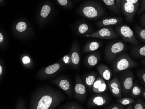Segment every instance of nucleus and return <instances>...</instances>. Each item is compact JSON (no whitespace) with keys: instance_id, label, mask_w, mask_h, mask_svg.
I'll use <instances>...</instances> for the list:
<instances>
[{"instance_id":"obj_16","label":"nucleus","mask_w":145,"mask_h":109,"mask_svg":"<svg viewBox=\"0 0 145 109\" xmlns=\"http://www.w3.org/2000/svg\"><path fill=\"white\" fill-rule=\"evenodd\" d=\"M130 53L132 56L137 58L145 57V45H133V46L130 47Z\"/></svg>"},{"instance_id":"obj_12","label":"nucleus","mask_w":145,"mask_h":109,"mask_svg":"<svg viewBox=\"0 0 145 109\" xmlns=\"http://www.w3.org/2000/svg\"><path fill=\"white\" fill-rule=\"evenodd\" d=\"M87 56L85 59V64L87 67L92 68L96 66L100 62L101 55L98 52H93Z\"/></svg>"},{"instance_id":"obj_42","label":"nucleus","mask_w":145,"mask_h":109,"mask_svg":"<svg viewBox=\"0 0 145 109\" xmlns=\"http://www.w3.org/2000/svg\"><path fill=\"white\" fill-rule=\"evenodd\" d=\"M0 1H1V0H0Z\"/></svg>"},{"instance_id":"obj_36","label":"nucleus","mask_w":145,"mask_h":109,"mask_svg":"<svg viewBox=\"0 0 145 109\" xmlns=\"http://www.w3.org/2000/svg\"><path fill=\"white\" fill-rule=\"evenodd\" d=\"M121 1H122V0H115L116 5H117V7H118V9H119V10L120 12L121 13V9H120V4H121Z\"/></svg>"},{"instance_id":"obj_31","label":"nucleus","mask_w":145,"mask_h":109,"mask_svg":"<svg viewBox=\"0 0 145 109\" xmlns=\"http://www.w3.org/2000/svg\"><path fill=\"white\" fill-rule=\"evenodd\" d=\"M26 28H27V24L24 22H19L16 26L17 30L18 31L21 32L25 31Z\"/></svg>"},{"instance_id":"obj_19","label":"nucleus","mask_w":145,"mask_h":109,"mask_svg":"<svg viewBox=\"0 0 145 109\" xmlns=\"http://www.w3.org/2000/svg\"><path fill=\"white\" fill-rule=\"evenodd\" d=\"M101 42L97 41H91L87 43L84 48L85 53H91L96 51L101 47Z\"/></svg>"},{"instance_id":"obj_10","label":"nucleus","mask_w":145,"mask_h":109,"mask_svg":"<svg viewBox=\"0 0 145 109\" xmlns=\"http://www.w3.org/2000/svg\"><path fill=\"white\" fill-rule=\"evenodd\" d=\"M107 87L109 88L111 93L114 97H122V89L119 80L117 76L110 80H108L107 84Z\"/></svg>"},{"instance_id":"obj_14","label":"nucleus","mask_w":145,"mask_h":109,"mask_svg":"<svg viewBox=\"0 0 145 109\" xmlns=\"http://www.w3.org/2000/svg\"><path fill=\"white\" fill-rule=\"evenodd\" d=\"M99 74L104 80H110L112 76V70L109 67L104 64H101L97 67Z\"/></svg>"},{"instance_id":"obj_15","label":"nucleus","mask_w":145,"mask_h":109,"mask_svg":"<svg viewBox=\"0 0 145 109\" xmlns=\"http://www.w3.org/2000/svg\"><path fill=\"white\" fill-rule=\"evenodd\" d=\"M54 98L50 95H46L42 97L38 102L37 109H48L53 104Z\"/></svg>"},{"instance_id":"obj_30","label":"nucleus","mask_w":145,"mask_h":109,"mask_svg":"<svg viewBox=\"0 0 145 109\" xmlns=\"http://www.w3.org/2000/svg\"><path fill=\"white\" fill-rule=\"evenodd\" d=\"M138 77L140 79L142 84L145 86V71L144 69H141L138 71L137 73Z\"/></svg>"},{"instance_id":"obj_11","label":"nucleus","mask_w":145,"mask_h":109,"mask_svg":"<svg viewBox=\"0 0 145 109\" xmlns=\"http://www.w3.org/2000/svg\"><path fill=\"white\" fill-rule=\"evenodd\" d=\"M75 91L77 98L81 101H84L88 95V91L85 85L80 78L77 80L75 86Z\"/></svg>"},{"instance_id":"obj_5","label":"nucleus","mask_w":145,"mask_h":109,"mask_svg":"<svg viewBox=\"0 0 145 109\" xmlns=\"http://www.w3.org/2000/svg\"><path fill=\"white\" fill-rule=\"evenodd\" d=\"M119 80L122 89V95L128 96L132 87L134 80L133 71L131 68L120 72Z\"/></svg>"},{"instance_id":"obj_26","label":"nucleus","mask_w":145,"mask_h":109,"mask_svg":"<svg viewBox=\"0 0 145 109\" xmlns=\"http://www.w3.org/2000/svg\"><path fill=\"white\" fill-rule=\"evenodd\" d=\"M133 103L134 104H132L133 109H145V101H143L141 98H138L136 101L134 102Z\"/></svg>"},{"instance_id":"obj_23","label":"nucleus","mask_w":145,"mask_h":109,"mask_svg":"<svg viewBox=\"0 0 145 109\" xmlns=\"http://www.w3.org/2000/svg\"><path fill=\"white\" fill-rule=\"evenodd\" d=\"M74 50L72 51L71 56V61L72 64L75 66H77L79 65L80 62V55L76 47L74 48Z\"/></svg>"},{"instance_id":"obj_39","label":"nucleus","mask_w":145,"mask_h":109,"mask_svg":"<svg viewBox=\"0 0 145 109\" xmlns=\"http://www.w3.org/2000/svg\"><path fill=\"white\" fill-rule=\"evenodd\" d=\"M4 40V37H3V35L1 33H0V43L2 42Z\"/></svg>"},{"instance_id":"obj_34","label":"nucleus","mask_w":145,"mask_h":109,"mask_svg":"<svg viewBox=\"0 0 145 109\" xmlns=\"http://www.w3.org/2000/svg\"><path fill=\"white\" fill-rule=\"evenodd\" d=\"M59 4L62 6H66L69 4L68 0H57Z\"/></svg>"},{"instance_id":"obj_9","label":"nucleus","mask_w":145,"mask_h":109,"mask_svg":"<svg viewBox=\"0 0 145 109\" xmlns=\"http://www.w3.org/2000/svg\"><path fill=\"white\" fill-rule=\"evenodd\" d=\"M123 18L120 17H104L96 23V25L99 28L108 27L121 24L123 21Z\"/></svg>"},{"instance_id":"obj_24","label":"nucleus","mask_w":145,"mask_h":109,"mask_svg":"<svg viewBox=\"0 0 145 109\" xmlns=\"http://www.w3.org/2000/svg\"><path fill=\"white\" fill-rule=\"evenodd\" d=\"M60 67L61 65L59 63H54V65L49 66L46 68L45 70L46 74L48 75L54 74L59 70Z\"/></svg>"},{"instance_id":"obj_37","label":"nucleus","mask_w":145,"mask_h":109,"mask_svg":"<svg viewBox=\"0 0 145 109\" xmlns=\"http://www.w3.org/2000/svg\"><path fill=\"white\" fill-rule=\"evenodd\" d=\"M70 57L68 56H65L63 57V61L65 63H68L70 61Z\"/></svg>"},{"instance_id":"obj_29","label":"nucleus","mask_w":145,"mask_h":109,"mask_svg":"<svg viewBox=\"0 0 145 109\" xmlns=\"http://www.w3.org/2000/svg\"><path fill=\"white\" fill-rule=\"evenodd\" d=\"M126 106L123 105L120 103H114V104H112L111 105L108 106H106L104 107V109H126Z\"/></svg>"},{"instance_id":"obj_7","label":"nucleus","mask_w":145,"mask_h":109,"mask_svg":"<svg viewBox=\"0 0 145 109\" xmlns=\"http://www.w3.org/2000/svg\"><path fill=\"white\" fill-rule=\"evenodd\" d=\"M86 37L102 39L111 40L119 38L120 36L116 33L113 27L112 26L102 27L98 31L93 32Z\"/></svg>"},{"instance_id":"obj_35","label":"nucleus","mask_w":145,"mask_h":109,"mask_svg":"<svg viewBox=\"0 0 145 109\" xmlns=\"http://www.w3.org/2000/svg\"><path fill=\"white\" fill-rule=\"evenodd\" d=\"M22 61L24 65H26L31 62V59L28 56H25L23 58Z\"/></svg>"},{"instance_id":"obj_17","label":"nucleus","mask_w":145,"mask_h":109,"mask_svg":"<svg viewBox=\"0 0 145 109\" xmlns=\"http://www.w3.org/2000/svg\"><path fill=\"white\" fill-rule=\"evenodd\" d=\"M98 74L96 72L87 74L84 76V81L89 91L92 89L93 84L97 78Z\"/></svg>"},{"instance_id":"obj_8","label":"nucleus","mask_w":145,"mask_h":109,"mask_svg":"<svg viewBox=\"0 0 145 109\" xmlns=\"http://www.w3.org/2000/svg\"><path fill=\"white\" fill-rule=\"evenodd\" d=\"M110 101V96L107 94L102 93H97L91 96L87 103V106L89 109L94 106H101L109 104Z\"/></svg>"},{"instance_id":"obj_4","label":"nucleus","mask_w":145,"mask_h":109,"mask_svg":"<svg viewBox=\"0 0 145 109\" xmlns=\"http://www.w3.org/2000/svg\"><path fill=\"white\" fill-rule=\"evenodd\" d=\"M140 0H122L120 4L121 13L125 17L127 22H133L135 14L139 10Z\"/></svg>"},{"instance_id":"obj_1","label":"nucleus","mask_w":145,"mask_h":109,"mask_svg":"<svg viewBox=\"0 0 145 109\" xmlns=\"http://www.w3.org/2000/svg\"><path fill=\"white\" fill-rule=\"evenodd\" d=\"M83 17L89 20H97L101 18L105 10L100 3L92 0L85 2L80 10Z\"/></svg>"},{"instance_id":"obj_38","label":"nucleus","mask_w":145,"mask_h":109,"mask_svg":"<svg viewBox=\"0 0 145 109\" xmlns=\"http://www.w3.org/2000/svg\"><path fill=\"white\" fill-rule=\"evenodd\" d=\"M126 109H133V106L132 104H131L129 105L127 107H126Z\"/></svg>"},{"instance_id":"obj_33","label":"nucleus","mask_w":145,"mask_h":109,"mask_svg":"<svg viewBox=\"0 0 145 109\" xmlns=\"http://www.w3.org/2000/svg\"><path fill=\"white\" fill-rule=\"evenodd\" d=\"M140 24L141 27L145 28V11L143 12V13L142 14L139 19Z\"/></svg>"},{"instance_id":"obj_41","label":"nucleus","mask_w":145,"mask_h":109,"mask_svg":"<svg viewBox=\"0 0 145 109\" xmlns=\"http://www.w3.org/2000/svg\"><path fill=\"white\" fill-rule=\"evenodd\" d=\"M2 67L1 66H0V75H1V74H2Z\"/></svg>"},{"instance_id":"obj_27","label":"nucleus","mask_w":145,"mask_h":109,"mask_svg":"<svg viewBox=\"0 0 145 109\" xmlns=\"http://www.w3.org/2000/svg\"><path fill=\"white\" fill-rule=\"evenodd\" d=\"M59 87L65 91H68L70 89V84L69 81L66 79H62L59 81Z\"/></svg>"},{"instance_id":"obj_2","label":"nucleus","mask_w":145,"mask_h":109,"mask_svg":"<svg viewBox=\"0 0 145 109\" xmlns=\"http://www.w3.org/2000/svg\"><path fill=\"white\" fill-rule=\"evenodd\" d=\"M111 63L113 71L115 74L139 65L137 62L131 59L127 53L123 52L116 57Z\"/></svg>"},{"instance_id":"obj_6","label":"nucleus","mask_w":145,"mask_h":109,"mask_svg":"<svg viewBox=\"0 0 145 109\" xmlns=\"http://www.w3.org/2000/svg\"><path fill=\"white\" fill-rule=\"evenodd\" d=\"M116 33L122 37L124 42L133 45H138L139 43L132 30L126 24H119L114 27Z\"/></svg>"},{"instance_id":"obj_25","label":"nucleus","mask_w":145,"mask_h":109,"mask_svg":"<svg viewBox=\"0 0 145 109\" xmlns=\"http://www.w3.org/2000/svg\"><path fill=\"white\" fill-rule=\"evenodd\" d=\"M116 101L118 103L124 106H127L131 104H133L135 101L134 99L130 97H123V98H117Z\"/></svg>"},{"instance_id":"obj_22","label":"nucleus","mask_w":145,"mask_h":109,"mask_svg":"<svg viewBox=\"0 0 145 109\" xmlns=\"http://www.w3.org/2000/svg\"><path fill=\"white\" fill-rule=\"evenodd\" d=\"M135 32L138 38L142 43L145 42V29L141 27L137 23L134 24Z\"/></svg>"},{"instance_id":"obj_21","label":"nucleus","mask_w":145,"mask_h":109,"mask_svg":"<svg viewBox=\"0 0 145 109\" xmlns=\"http://www.w3.org/2000/svg\"><path fill=\"white\" fill-rule=\"evenodd\" d=\"M78 29L79 33L84 35L86 36L93 32L89 24L86 23H83L79 25Z\"/></svg>"},{"instance_id":"obj_18","label":"nucleus","mask_w":145,"mask_h":109,"mask_svg":"<svg viewBox=\"0 0 145 109\" xmlns=\"http://www.w3.org/2000/svg\"><path fill=\"white\" fill-rule=\"evenodd\" d=\"M103 4L106 6V7L109 9V10L114 13L117 15H120L121 13L120 12L115 0H101Z\"/></svg>"},{"instance_id":"obj_20","label":"nucleus","mask_w":145,"mask_h":109,"mask_svg":"<svg viewBox=\"0 0 145 109\" xmlns=\"http://www.w3.org/2000/svg\"><path fill=\"white\" fill-rule=\"evenodd\" d=\"M144 90L145 89L139 84H137L136 83H133V86L130 90L129 95L133 99H137L138 97H140L142 93Z\"/></svg>"},{"instance_id":"obj_40","label":"nucleus","mask_w":145,"mask_h":109,"mask_svg":"<svg viewBox=\"0 0 145 109\" xmlns=\"http://www.w3.org/2000/svg\"><path fill=\"white\" fill-rule=\"evenodd\" d=\"M141 97H143V98H145V91L144 90L142 92V93L141 95Z\"/></svg>"},{"instance_id":"obj_3","label":"nucleus","mask_w":145,"mask_h":109,"mask_svg":"<svg viewBox=\"0 0 145 109\" xmlns=\"http://www.w3.org/2000/svg\"><path fill=\"white\" fill-rule=\"evenodd\" d=\"M127 48V45L121 40L110 42L105 48L104 51L105 60L107 62H111L116 57L125 51Z\"/></svg>"},{"instance_id":"obj_32","label":"nucleus","mask_w":145,"mask_h":109,"mask_svg":"<svg viewBox=\"0 0 145 109\" xmlns=\"http://www.w3.org/2000/svg\"><path fill=\"white\" fill-rule=\"evenodd\" d=\"M140 4V8L137 12L138 15H140L145 11V0H141Z\"/></svg>"},{"instance_id":"obj_28","label":"nucleus","mask_w":145,"mask_h":109,"mask_svg":"<svg viewBox=\"0 0 145 109\" xmlns=\"http://www.w3.org/2000/svg\"><path fill=\"white\" fill-rule=\"evenodd\" d=\"M51 11V8L48 5H45L43 6L41 9L40 15L43 18H47Z\"/></svg>"},{"instance_id":"obj_13","label":"nucleus","mask_w":145,"mask_h":109,"mask_svg":"<svg viewBox=\"0 0 145 109\" xmlns=\"http://www.w3.org/2000/svg\"><path fill=\"white\" fill-rule=\"evenodd\" d=\"M107 84L101 76H98L93 84L92 91L95 93H102L107 91Z\"/></svg>"}]
</instances>
